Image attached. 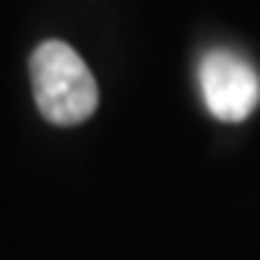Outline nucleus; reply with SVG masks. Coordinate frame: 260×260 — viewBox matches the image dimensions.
<instances>
[{
    "instance_id": "obj_2",
    "label": "nucleus",
    "mask_w": 260,
    "mask_h": 260,
    "mask_svg": "<svg viewBox=\"0 0 260 260\" xmlns=\"http://www.w3.org/2000/svg\"><path fill=\"white\" fill-rule=\"evenodd\" d=\"M201 98L222 122H241L254 113L260 101L257 69L232 50H210L198 66Z\"/></svg>"
},
{
    "instance_id": "obj_1",
    "label": "nucleus",
    "mask_w": 260,
    "mask_h": 260,
    "mask_svg": "<svg viewBox=\"0 0 260 260\" xmlns=\"http://www.w3.org/2000/svg\"><path fill=\"white\" fill-rule=\"evenodd\" d=\"M31 91L41 116L53 125H79L98 110V82L76 50L44 41L31 53Z\"/></svg>"
}]
</instances>
